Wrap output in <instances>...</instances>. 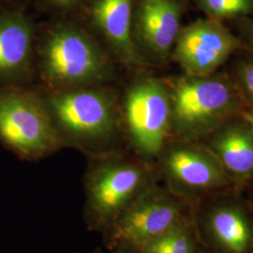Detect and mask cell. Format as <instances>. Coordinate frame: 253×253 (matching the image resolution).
<instances>
[{
  "instance_id": "cell-1",
  "label": "cell",
  "mask_w": 253,
  "mask_h": 253,
  "mask_svg": "<svg viewBox=\"0 0 253 253\" xmlns=\"http://www.w3.org/2000/svg\"><path fill=\"white\" fill-rule=\"evenodd\" d=\"M43 99L63 147L87 157L121 149L122 119L112 91L101 85L51 88Z\"/></svg>"
},
{
  "instance_id": "cell-2",
  "label": "cell",
  "mask_w": 253,
  "mask_h": 253,
  "mask_svg": "<svg viewBox=\"0 0 253 253\" xmlns=\"http://www.w3.org/2000/svg\"><path fill=\"white\" fill-rule=\"evenodd\" d=\"M87 158L84 218L88 231L102 235L157 179L147 162L122 149Z\"/></svg>"
},
{
  "instance_id": "cell-3",
  "label": "cell",
  "mask_w": 253,
  "mask_h": 253,
  "mask_svg": "<svg viewBox=\"0 0 253 253\" xmlns=\"http://www.w3.org/2000/svg\"><path fill=\"white\" fill-rule=\"evenodd\" d=\"M40 73L51 88L100 85L114 77L113 58L81 29L58 26L38 47Z\"/></svg>"
},
{
  "instance_id": "cell-4",
  "label": "cell",
  "mask_w": 253,
  "mask_h": 253,
  "mask_svg": "<svg viewBox=\"0 0 253 253\" xmlns=\"http://www.w3.org/2000/svg\"><path fill=\"white\" fill-rule=\"evenodd\" d=\"M0 141L29 162L63 148L43 97L26 85L0 86Z\"/></svg>"
},
{
  "instance_id": "cell-5",
  "label": "cell",
  "mask_w": 253,
  "mask_h": 253,
  "mask_svg": "<svg viewBox=\"0 0 253 253\" xmlns=\"http://www.w3.org/2000/svg\"><path fill=\"white\" fill-rule=\"evenodd\" d=\"M122 128L136 156L158 159L171 132V98L162 82L143 78L133 83L123 100Z\"/></svg>"
},
{
  "instance_id": "cell-6",
  "label": "cell",
  "mask_w": 253,
  "mask_h": 253,
  "mask_svg": "<svg viewBox=\"0 0 253 253\" xmlns=\"http://www.w3.org/2000/svg\"><path fill=\"white\" fill-rule=\"evenodd\" d=\"M192 217L201 245L209 253H253V212L237 188L198 201Z\"/></svg>"
},
{
  "instance_id": "cell-7",
  "label": "cell",
  "mask_w": 253,
  "mask_h": 253,
  "mask_svg": "<svg viewBox=\"0 0 253 253\" xmlns=\"http://www.w3.org/2000/svg\"><path fill=\"white\" fill-rule=\"evenodd\" d=\"M192 215L189 204L155 183L102 234L108 250L138 249Z\"/></svg>"
},
{
  "instance_id": "cell-8",
  "label": "cell",
  "mask_w": 253,
  "mask_h": 253,
  "mask_svg": "<svg viewBox=\"0 0 253 253\" xmlns=\"http://www.w3.org/2000/svg\"><path fill=\"white\" fill-rule=\"evenodd\" d=\"M158 159L164 187L190 207L208 195L236 188L214 154L190 142H168Z\"/></svg>"
},
{
  "instance_id": "cell-9",
  "label": "cell",
  "mask_w": 253,
  "mask_h": 253,
  "mask_svg": "<svg viewBox=\"0 0 253 253\" xmlns=\"http://www.w3.org/2000/svg\"><path fill=\"white\" fill-rule=\"evenodd\" d=\"M171 131L190 142L209 132L229 108L231 91L221 82L197 77L177 82L170 94Z\"/></svg>"
},
{
  "instance_id": "cell-10",
  "label": "cell",
  "mask_w": 253,
  "mask_h": 253,
  "mask_svg": "<svg viewBox=\"0 0 253 253\" xmlns=\"http://www.w3.org/2000/svg\"><path fill=\"white\" fill-rule=\"evenodd\" d=\"M237 47V41L215 21L199 20L179 32L174 57L190 77L213 73Z\"/></svg>"
},
{
  "instance_id": "cell-11",
  "label": "cell",
  "mask_w": 253,
  "mask_h": 253,
  "mask_svg": "<svg viewBox=\"0 0 253 253\" xmlns=\"http://www.w3.org/2000/svg\"><path fill=\"white\" fill-rule=\"evenodd\" d=\"M34 71V29L19 12L0 14V86L26 85Z\"/></svg>"
},
{
  "instance_id": "cell-12",
  "label": "cell",
  "mask_w": 253,
  "mask_h": 253,
  "mask_svg": "<svg viewBox=\"0 0 253 253\" xmlns=\"http://www.w3.org/2000/svg\"><path fill=\"white\" fill-rule=\"evenodd\" d=\"M132 1L96 0L91 9L93 25L103 38L109 54L128 68L143 64L133 38Z\"/></svg>"
},
{
  "instance_id": "cell-13",
  "label": "cell",
  "mask_w": 253,
  "mask_h": 253,
  "mask_svg": "<svg viewBox=\"0 0 253 253\" xmlns=\"http://www.w3.org/2000/svg\"><path fill=\"white\" fill-rule=\"evenodd\" d=\"M180 20L175 0H143L137 14L136 44L140 42L151 54L165 58L175 44Z\"/></svg>"
},
{
  "instance_id": "cell-14",
  "label": "cell",
  "mask_w": 253,
  "mask_h": 253,
  "mask_svg": "<svg viewBox=\"0 0 253 253\" xmlns=\"http://www.w3.org/2000/svg\"><path fill=\"white\" fill-rule=\"evenodd\" d=\"M212 153L232 178L236 188L253 177V132L243 127H230L211 144Z\"/></svg>"
},
{
  "instance_id": "cell-15",
  "label": "cell",
  "mask_w": 253,
  "mask_h": 253,
  "mask_svg": "<svg viewBox=\"0 0 253 253\" xmlns=\"http://www.w3.org/2000/svg\"><path fill=\"white\" fill-rule=\"evenodd\" d=\"M199 240L193 217L136 249L137 253H192Z\"/></svg>"
},
{
  "instance_id": "cell-16",
  "label": "cell",
  "mask_w": 253,
  "mask_h": 253,
  "mask_svg": "<svg viewBox=\"0 0 253 253\" xmlns=\"http://www.w3.org/2000/svg\"><path fill=\"white\" fill-rule=\"evenodd\" d=\"M208 10L216 16H232L246 13L251 7L250 0H204Z\"/></svg>"
},
{
  "instance_id": "cell-17",
  "label": "cell",
  "mask_w": 253,
  "mask_h": 253,
  "mask_svg": "<svg viewBox=\"0 0 253 253\" xmlns=\"http://www.w3.org/2000/svg\"><path fill=\"white\" fill-rule=\"evenodd\" d=\"M237 190H239L248 206L253 212V177L241 187L237 188Z\"/></svg>"
},
{
  "instance_id": "cell-18",
  "label": "cell",
  "mask_w": 253,
  "mask_h": 253,
  "mask_svg": "<svg viewBox=\"0 0 253 253\" xmlns=\"http://www.w3.org/2000/svg\"><path fill=\"white\" fill-rule=\"evenodd\" d=\"M244 82L247 89L253 98V64L245 70Z\"/></svg>"
},
{
  "instance_id": "cell-19",
  "label": "cell",
  "mask_w": 253,
  "mask_h": 253,
  "mask_svg": "<svg viewBox=\"0 0 253 253\" xmlns=\"http://www.w3.org/2000/svg\"><path fill=\"white\" fill-rule=\"evenodd\" d=\"M108 253H137L135 249L132 248H117L114 250H108Z\"/></svg>"
},
{
  "instance_id": "cell-20",
  "label": "cell",
  "mask_w": 253,
  "mask_h": 253,
  "mask_svg": "<svg viewBox=\"0 0 253 253\" xmlns=\"http://www.w3.org/2000/svg\"><path fill=\"white\" fill-rule=\"evenodd\" d=\"M54 4L59 7H70L73 5L77 0H51Z\"/></svg>"
},
{
  "instance_id": "cell-21",
  "label": "cell",
  "mask_w": 253,
  "mask_h": 253,
  "mask_svg": "<svg viewBox=\"0 0 253 253\" xmlns=\"http://www.w3.org/2000/svg\"><path fill=\"white\" fill-rule=\"evenodd\" d=\"M192 253H209L208 251L201 245L200 242H198V244L196 246V248H195V250H194V252Z\"/></svg>"
},
{
  "instance_id": "cell-22",
  "label": "cell",
  "mask_w": 253,
  "mask_h": 253,
  "mask_svg": "<svg viewBox=\"0 0 253 253\" xmlns=\"http://www.w3.org/2000/svg\"><path fill=\"white\" fill-rule=\"evenodd\" d=\"M247 117H249L250 118H252V119H253V114H249V115H246Z\"/></svg>"
}]
</instances>
